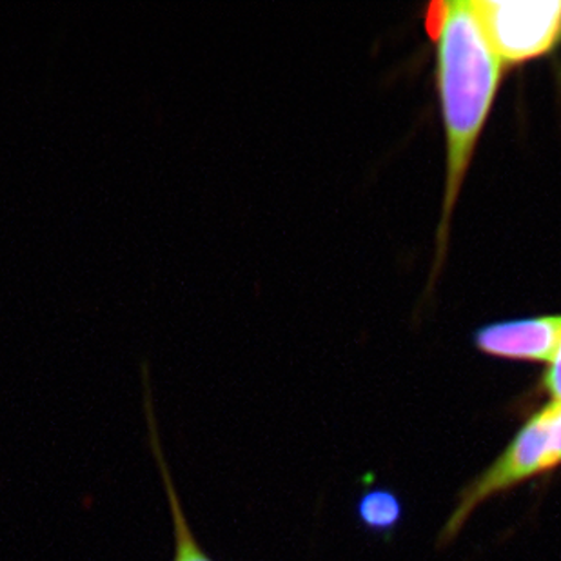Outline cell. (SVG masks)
<instances>
[{
  "label": "cell",
  "instance_id": "cell-1",
  "mask_svg": "<svg viewBox=\"0 0 561 561\" xmlns=\"http://www.w3.org/2000/svg\"><path fill=\"white\" fill-rule=\"evenodd\" d=\"M427 27L436 41V77L447 138V176L439 226V237H444L499 91L502 60L469 0L431 5Z\"/></svg>",
  "mask_w": 561,
  "mask_h": 561
},
{
  "label": "cell",
  "instance_id": "cell-2",
  "mask_svg": "<svg viewBox=\"0 0 561 561\" xmlns=\"http://www.w3.org/2000/svg\"><path fill=\"white\" fill-rule=\"evenodd\" d=\"M472 5L502 62L540 59L561 43V0H474Z\"/></svg>",
  "mask_w": 561,
  "mask_h": 561
},
{
  "label": "cell",
  "instance_id": "cell-3",
  "mask_svg": "<svg viewBox=\"0 0 561 561\" xmlns=\"http://www.w3.org/2000/svg\"><path fill=\"white\" fill-rule=\"evenodd\" d=\"M541 471H549V444L543 411L527 422L524 430L514 436L505 453L494 461L493 467H489L488 471L478 478V482L467 491L453 518L449 519L445 535L453 536L456 530H460L467 516L483 500Z\"/></svg>",
  "mask_w": 561,
  "mask_h": 561
},
{
  "label": "cell",
  "instance_id": "cell-4",
  "mask_svg": "<svg viewBox=\"0 0 561 561\" xmlns=\"http://www.w3.org/2000/svg\"><path fill=\"white\" fill-rule=\"evenodd\" d=\"M474 342L488 355L551 364L561 344V314L491 323L478 331Z\"/></svg>",
  "mask_w": 561,
  "mask_h": 561
},
{
  "label": "cell",
  "instance_id": "cell-5",
  "mask_svg": "<svg viewBox=\"0 0 561 561\" xmlns=\"http://www.w3.org/2000/svg\"><path fill=\"white\" fill-rule=\"evenodd\" d=\"M160 469L164 474L168 499L171 503V514H173V524H175V560L173 561H211L204 554V551L196 543L195 536L191 533L186 514L182 513L181 502L176 499L175 488L171 483L170 472L165 469L162 458H160Z\"/></svg>",
  "mask_w": 561,
  "mask_h": 561
},
{
  "label": "cell",
  "instance_id": "cell-6",
  "mask_svg": "<svg viewBox=\"0 0 561 561\" xmlns=\"http://www.w3.org/2000/svg\"><path fill=\"white\" fill-rule=\"evenodd\" d=\"M402 514V507L389 491H373L360 500V518L376 530L391 529Z\"/></svg>",
  "mask_w": 561,
  "mask_h": 561
},
{
  "label": "cell",
  "instance_id": "cell-7",
  "mask_svg": "<svg viewBox=\"0 0 561 561\" xmlns=\"http://www.w3.org/2000/svg\"><path fill=\"white\" fill-rule=\"evenodd\" d=\"M546 416L549 469L561 463V403L552 402L541 409Z\"/></svg>",
  "mask_w": 561,
  "mask_h": 561
},
{
  "label": "cell",
  "instance_id": "cell-8",
  "mask_svg": "<svg viewBox=\"0 0 561 561\" xmlns=\"http://www.w3.org/2000/svg\"><path fill=\"white\" fill-rule=\"evenodd\" d=\"M547 389L551 392L552 402L561 403V344L558 347L557 356H554V360L551 362V369L547 373L546 376Z\"/></svg>",
  "mask_w": 561,
  "mask_h": 561
}]
</instances>
